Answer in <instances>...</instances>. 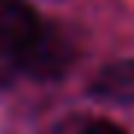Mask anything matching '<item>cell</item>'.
Wrapping results in <instances>:
<instances>
[{
	"label": "cell",
	"instance_id": "obj_3",
	"mask_svg": "<svg viewBox=\"0 0 134 134\" xmlns=\"http://www.w3.org/2000/svg\"><path fill=\"white\" fill-rule=\"evenodd\" d=\"M81 134H128V131H122L119 125H113V122H107V119H96V122H90Z\"/></svg>",
	"mask_w": 134,
	"mask_h": 134
},
{
	"label": "cell",
	"instance_id": "obj_1",
	"mask_svg": "<svg viewBox=\"0 0 134 134\" xmlns=\"http://www.w3.org/2000/svg\"><path fill=\"white\" fill-rule=\"evenodd\" d=\"M0 57L12 69L51 81L63 75L75 51L54 24L42 21L27 0H0Z\"/></svg>",
	"mask_w": 134,
	"mask_h": 134
},
{
	"label": "cell",
	"instance_id": "obj_2",
	"mask_svg": "<svg viewBox=\"0 0 134 134\" xmlns=\"http://www.w3.org/2000/svg\"><path fill=\"white\" fill-rule=\"evenodd\" d=\"M92 92L107 101H134V60L107 63L92 81Z\"/></svg>",
	"mask_w": 134,
	"mask_h": 134
}]
</instances>
